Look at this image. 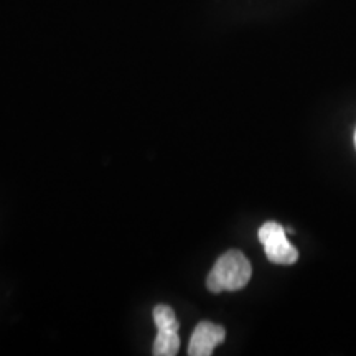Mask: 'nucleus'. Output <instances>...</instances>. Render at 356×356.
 I'll list each match as a JSON object with an SVG mask.
<instances>
[{"label":"nucleus","mask_w":356,"mask_h":356,"mask_svg":"<svg viewBox=\"0 0 356 356\" xmlns=\"http://www.w3.org/2000/svg\"><path fill=\"white\" fill-rule=\"evenodd\" d=\"M252 267L248 257L238 249L225 252L213 266L207 279L208 291L213 293L234 292L246 287L251 280Z\"/></svg>","instance_id":"f257e3e1"},{"label":"nucleus","mask_w":356,"mask_h":356,"mask_svg":"<svg viewBox=\"0 0 356 356\" xmlns=\"http://www.w3.org/2000/svg\"><path fill=\"white\" fill-rule=\"evenodd\" d=\"M267 259L274 264L289 266L299 259V251L289 243L287 229L275 221H267L257 231Z\"/></svg>","instance_id":"f03ea898"},{"label":"nucleus","mask_w":356,"mask_h":356,"mask_svg":"<svg viewBox=\"0 0 356 356\" xmlns=\"http://www.w3.org/2000/svg\"><path fill=\"white\" fill-rule=\"evenodd\" d=\"M226 338V330L213 322H200L191 333L188 355L190 356H210L218 345Z\"/></svg>","instance_id":"7ed1b4c3"},{"label":"nucleus","mask_w":356,"mask_h":356,"mask_svg":"<svg viewBox=\"0 0 356 356\" xmlns=\"http://www.w3.org/2000/svg\"><path fill=\"white\" fill-rule=\"evenodd\" d=\"M180 350L178 330H157L152 353L155 356H175Z\"/></svg>","instance_id":"20e7f679"},{"label":"nucleus","mask_w":356,"mask_h":356,"mask_svg":"<svg viewBox=\"0 0 356 356\" xmlns=\"http://www.w3.org/2000/svg\"><path fill=\"white\" fill-rule=\"evenodd\" d=\"M353 142H355V147H356V129H355V136H353Z\"/></svg>","instance_id":"39448f33"}]
</instances>
